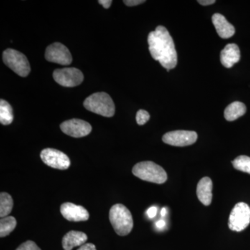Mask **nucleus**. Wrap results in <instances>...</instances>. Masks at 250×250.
I'll return each instance as SVG.
<instances>
[{
	"mask_svg": "<svg viewBox=\"0 0 250 250\" xmlns=\"http://www.w3.org/2000/svg\"><path fill=\"white\" fill-rule=\"evenodd\" d=\"M147 41L152 58L160 62L167 72L177 66V54L175 45L166 27L158 26L155 31L149 33Z\"/></svg>",
	"mask_w": 250,
	"mask_h": 250,
	"instance_id": "f257e3e1",
	"label": "nucleus"
},
{
	"mask_svg": "<svg viewBox=\"0 0 250 250\" xmlns=\"http://www.w3.org/2000/svg\"><path fill=\"white\" fill-rule=\"evenodd\" d=\"M109 220L113 229L119 236L129 234L134 226L132 215L125 206L116 204L109 211Z\"/></svg>",
	"mask_w": 250,
	"mask_h": 250,
	"instance_id": "f03ea898",
	"label": "nucleus"
},
{
	"mask_svg": "<svg viewBox=\"0 0 250 250\" xmlns=\"http://www.w3.org/2000/svg\"><path fill=\"white\" fill-rule=\"evenodd\" d=\"M83 106L88 111L104 117L114 116L116 108L114 103L107 93H95L85 99Z\"/></svg>",
	"mask_w": 250,
	"mask_h": 250,
	"instance_id": "7ed1b4c3",
	"label": "nucleus"
},
{
	"mask_svg": "<svg viewBox=\"0 0 250 250\" xmlns=\"http://www.w3.org/2000/svg\"><path fill=\"white\" fill-rule=\"evenodd\" d=\"M132 172L136 177L152 183L164 184L167 179L165 170L152 161H143L136 164Z\"/></svg>",
	"mask_w": 250,
	"mask_h": 250,
	"instance_id": "20e7f679",
	"label": "nucleus"
},
{
	"mask_svg": "<svg viewBox=\"0 0 250 250\" xmlns=\"http://www.w3.org/2000/svg\"><path fill=\"white\" fill-rule=\"evenodd\" d=\"M3 62L19 76L25 77L31 71L30 64L27 57L21 52L7 49L3 52Z\"/></svg>",
	"mask_w": 250,
	"mask_h": 250,
	"instance_id": "39448f33",
	"label": "nucleus"
},
{
	"mask_svg": "<svg viewBox=\"0 0 250 250\" xmlns=\"http://www.w3.org/2000/svg\"><path fill=\"white\" fill-rule=\"evenodd\" d=\"M250 223V207L244 202H239L233 207L229 218V228L232 231L240 232L248 228Z\"/></svg>",
	"mask_w": 250,
	"mask_h": 250,
	"instance_id": "423d86ee",
	"label": "nucleus"
},
{
	"mask_svg": "<svg viewBox=\"0 0 250 250\" xmlns=\"http://www.w3.org/2000/svg\"><path fill=\"white\" fill-rule=\"evenodd\" d=\"M53 78L57 83L64 87H75L83 81V75L75 67H65L54 70Z\"/></svg>",
	"mask_w": 250,
	"mask_h": 250,
	"instance_id": "0eeeda50",
	"label": "nucleus"
},
{
	"mask_svg": "<svg viewBox=\"0 0 250 250\" xmlns=\"http://www.w3.org/2000/svg\"><path fill=\"white\" fill-rule=\"evenodd\" d=\"M41 158L46 165L59 170H66L70 166V159L66 154L52 148L44 149Z\"/></svg>",
	"mask_w": 250,
	"mask_h": 250,
	"instance_id": "6e6552de",
	"label": "nucleus"
},
{
	"mask_svg": "<svg viewBox=\"0 0 250 250\" xmlns=\"http://www.w3.org/2000/svg\"><path fill=\"white\" fill-rule=\"evenodd\" d=\"M197 134L195 131L177 130L166 133L163 136V141L170 146L184 147L196 142Z\"/></svg>",
	"mask_w": 250,
	"mask_h": 250,
	"instance_id": "1a4fd4ad",
	"label": "nucleus"
},
{
	"mask_svg": "<svg viewBox=\"0 0 250 250\" xmlns=\"http://www.w3.org/2000/svg\"><path fill=\"white\" fill-rule=\"evenodd\" d=\"M45 59L47 62L63 65H70L72 62L70 51L60 42H54L47 47Z\"/></svg>",
	"mask_w": 250,
	"mask_h": 250,
	"instance_id": "9d476101",
	"label": "nucleus"
},
{
	"mask_svg": "<svg viewBox=\"0 0 250 250\" xmlns=\"http://www.w3.org/2000/svg\"><path fill=\"white\" fill-rule=\"evenodd\" d=\"M64 134L74 138H82L91 132L92 126L88 122L80 119H71L63 122L60 126Z\"/></svg>",
	"mask_w": 250,
	"mask_h": 250,
	"instance_id": "9b49d317",
	"label": "nucleus"
},
{
	"mask_svg": "<svg viewBox=\"0 0 250 250\" xmlns=\"http://www.w3.org/2000/svg\"><path fill=\"white\" fill-rule=\"evenodd\" d=\"M60 210L63 218L68 221H86L89 218V213L84 207L70 202L62 204Z\"/></svg>",
	"mask_w": 250,
	"mask_h": 250,
	"instance_id": "f8f14e48",
	"label": "nucleus"
},
{
	"mask_svg": "<svg viewBox=\"0 0 250 250\" xmlns=\"http://www.w3.org/2000/svg\"><path fill=\"white\" fill-rule=\"evenodd\" d=\"M241 59V52L239 47L234 43L228 44L220 52V62L227 67L231 68Z\"/></svg>",
	"mask_w": 250,
	"mask_h": 250,
	"instance_id": "ddd939ff",
	"label": "nucleus"
},
{
	"mask_svg": "<svg viewBox=\"0 0 250 250\" xmlns=\"http://www.w3.org/2000/svg\"><path fill=\"white\" fill-rule=\"evenodd\" d=\"M212 22L219 36L222 39H229L234 35L235 28L227 21L223 15L215 14L212 17Z\"/></svg>",
	"mask_w": 250,
	"mask_h": 250,
	"instance_id": "4468645a",
	"label": "nucleus"
},
{
	"mask_svg": "<svg viewBox=\"0 0 250 250\" xmlns=\"http://www.w3.org/2000/svg\"><path fill=\"white\" fill-rule=\"evenodd\" d=\"M213 182L208 177H204L199 182L197 187V195L199 200L205 206H209L212 202Z\"/></svg>",
	"mask_w": 250,
	"mask_h": 250,
	"instance_id": "2eb2a0df",
	"label": "nucleus"
},
{
	"mask_svg": "<svg viewBox=\"0 0 250 250\" xmlns=\"http://www.w3.org/2000/svg\"><path fill=\"white\" fill-rule=\"evenodd\" d=\"M88 240V236L82 231H70L62 238V245L64 250H72L75 247L82 246Z\"/></svg>",
	"mask_w": 250,
	"mask_h": 250,
	"instance_id": "dca6fc26",
	"label": "nucleus"
},
{
	"mask_svg": "<svg viewBox=\"0 0 250 250\" xmlns=\"http://www.w3.org/2000/svg\"><path fill=\"white\" fill-rule=\"evenodd\" d=\"M246 112V106L244 104L241 102H234L225 108L224 116L227 121H234L240 117L244 116Z\"/></svg>",
	"mask_w": 250,
	"mask_h": 250,
	"instance_id": "f3484780",
	"label": "nucleus"
},
{
	"mask_svg": "<svg viewBox=\"0 0 250 250\" xmlns=\"http://www.w3.org/2000/svg\"><path fill=\"white\" fill-rule=\"evenodd\" d=\"M14 121V113L11 105L6 100H0V123L3 125H9Z\"/></svg>",
	"mask_w": 250,
	"mask_h": 250,
	"instance_id": "a211bd4d",
	"label": "nucleus"
},
{
	"mask_svg": "<svg viewBox=\"0 0 250 250\" xmlns=\"http://www.w3.org/2000/svg\"><path fill=\"white\" fill-rule=\"evenodd\" d=\"M14 207L12 197L6 192L0 194V216L5 218L10 214Z\"/></svg>",
	"mask_w": 250,
	"mask_h": 250,
	"instance_id": "6ab92c4d",
	"label": "nucleus"
},
{
	"mask_svg": "<svg viewBox=\"0 0 250 250\" xmlns=\"http://www.w3.org/2000/svg\"><path fill=\"white\" fill-rule=\"evenodd\" d=\"M17 222L13 216L2 218L0 220V236L1 238L8 236L16 228Z\"/></svg>",
	"mask_w": 250,
	"mask_h": 250,
	"instance_id": "aec40b11",
	"label": "nucleus"
},
{
	"mask_svg": "<svg viewBox=\"0 0 250 250\" xmlns=\"http://www.w3.org/2000/svg\"><path fill=\"white\" fill-rule=\"evenodd\" d=\"M233 167L237 170L250 174V157L248 156H239L232 161Z\"/></svg>",
	"mask_w": 250,
	"mask_h": 250,
	"instance_id": "412c9836",
	"label": "nucleus"
},
{
	"mask_svg": "<svg viewBox=\"0 0 250 250\" xmlns=\"http://www.w3.org/2000/svg\"><path fill=\"white\" fill-rule=\"evenodd\" d=\"M136 122L138 125H143L147 123L150 118L149 113L145 110L141 109L136 113Z\"/></svg>",
	"mask_w": 250,
	"mask_h": 250,
	"instance_id": "4be33fe9",
	"label": "nucleus"
},
{
	"mask_svg": "<svg viewBox=\"0 0 250 250\" xmlns=\"http://www.w3.org/2000/svg\"><path fill=\"white\" fill-rule=\"evenodd\" d=\"M16 250H41L34 241H28L21 245Z\"/></svg>",
	"mask_w": 250,
	"mask_h": 250,
	"instance_id": "5701e85b",
	"label": "nucleus"
},
{
	"mask_svg": "<svg viewBox=\"0 0 250 250\" xmlns=\"http://www.w3.org/2000/svg\"><path fill=\"white\" fill-rule=\"evenodd\" d=\"M146 2L145 0H126L124 3L128 6H134Z\"/></svg>",
	"mask_w": 250,
	"mask_h": 250,
	"instance_id": "b1692460",
	"label": "nucleus"
},
{
	"mask_svg": "<svg viewBox=\"0 0 250 250\" xmlns=\"http://www.w3.org/2000/svg\"><path fill=\"white\" fill-rule=\"evenodd\" d=\"M157 213V208L156 207H152L147 210V214L149 218H154Z\"/></svg>",
	"mask_w": 250,
	"mask_h": 250,
	"instance_id": "393cba45",
	"label": "nucleus"
},
{
	"mask_svg": "<svg viewBox=\"0 0 250 250\" xmlns=\"http://www.w3.org/2000/svg\"><path fill=\"white\" fill-rule=\"evenodd\" d=\"M77 250H97L95 248V245L92 243H86V244L83 245L80 247Z\"/></svg>",
	"mask_w": 250,
	"mask_h": 250,
	"instance_id": "a878e982",
	"label": "nucleus"
},
{
	"mask_svg": "<svg viewBox=\"0 0 250 250\" xmlns=\"http://www.w3.org/2000/svg\"><path fill=\"white\" fill-rule=\"evenodd\" d=\"M113 1L111 0H99L98 3L101 5H103V7L104 9H108L111 6Z\"/></svg>",
	"mask_w": 250,
	"mask_h": 250,
	"instance_id": "bb28decb",
	"label": "nucleus"
},
{
	"mask_svg": "<svg viewBox=\"0 0 250 250\" xmlns=\"http://www.w3.org/2000/svg\"><path fill=\"white\" fill-rule=\"evenodd\" d=\"M197 2L203 6H208V5L214 4L215 1V0H199Z\"/></svg>",
	"mask_w": 250,
	"mask_h": 250,
	"instance_id": "cd10ccee",
	"label": "nucleus"
},
{
	"mask_svg": "<svg viewBox=\"0 0 250 250\" xmlns=\"http://www.w3.org/2000/svg\"><path fill=\"white\" fill-rule=\"evenodd\" d=\"M156 228L159 229H163L166 226V222L164 220H160L156 223Z\"/></svg>",
	"mask_w": 250,
	"mask_h": 250,
	"instance_id": "c85d7f7f",
	"label": "nucleus"
},
{
	"mask_svg": "<svg viewBox=\"0 0 250 250\" xmlns=\"http://www.w3.org/2000/svg\"><path fill=\"white\" fill-rule=\"evenodd\" d=\"M166 213H167V211H166V208H163L161 211V215H162V216H165Z\"/></svg>",
	"mask_w": 250,
	"mask_h": 250,
	"instance_id": "c756f323",
	"label": "nucleus"
}]
</instances>
